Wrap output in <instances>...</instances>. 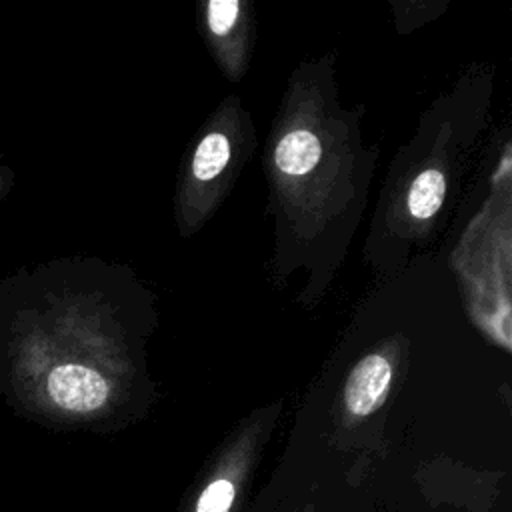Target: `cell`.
Masks as SVG:
<instances>
[{
  "label": "cell",
  "mask_w": 512,
  "mask_h": 512,
  "mask_svg": "<svg viewBox=\"0 0 512 512\" xmlns=\"http://www.w3.org/2000/svg\"><path fill=\"white\" fill-rule=\"evenodd\" d=\"M46 394L64 412L90 414L106 404L110 386L100 372L88 366L60 364L46 378Z\"/></svg>",
  "instance_id": "6da1fadb"
},
{
  "label": "cell",
  "mask_w": 512,
  "mask_h": 512,
  "mask_svg": "<svg viewBox=\"0 0 512 512\" xmlns=\"http://www.w3.org/2000/svg\"><path fill=\"white\" fill-rule=\"evenodd\" d=\"M392 380L390 362L382 354L364 356L350 372L344 400L346 408L354 416H366L374 412L386 398Z\"/></svg>",
  "instance_id": "7a4b0ae2"
},
{
  "label": "cell",
  "mask_w": 512,
  "mask_h": 512,
  "mask_svg": "<svg viewBox=\"0 0 512 512\" xmlns=\"http://www.w3.org/2000/svg\"><path fill=\"white\" fill-rule=\"evenodd\" d=\"M322 146L316 134L308 130H292L288 132L276 146V166L284 174L300 176L308 174L320 160Z\"/></svg>",
  "instance_id": "3957f363"
},
{
  "label": "cell",
  "mask_w": 512,
  "mask_h": 512,
  "mask_svg": "<svg viewBox=\"0 0 512 512\" xmlns=\"http://www.w3.org/2000/svg\"><path fill=\"white\" fill-rule=\"evenodd\" d=\"M446 180L438 170H424L416 176L408 192V210L414 218H432L442 206Z\"/></svg>",
  "instance_id": "277c9868"
},
{
  "label": "cell",
  "mask_w": 512,
  "mask_h": 512,
  "mask_svg": "<svg viewBox=\"0 0 512 512\" xmlns=\"http://www.w3.org/2000/svg\"><path fill=\"white\" fill-rule=\"evenodd\" d=\"M230 158V142L222 132H210L196 148L192 172L198 180H212L218 176Z\"/></svg>",
  "instance_id": "5b68a950"
},
{
  "label": "cell",
  "mask_w": 512,
  "mask_h": 512,
  "mask_svg": "<svg viewBox=\"0 0 512 512\" xmlns=\"http://www.w3.org/2000/svg\"><path fill=\"white\" fill-rule=\"evenodd\" d=\"M236 498V482L230 476H216L200 492L194 512H230Z\"/></svg>",
  "instance_id": "8992f818"
},
{
  "label": "cell",
  "mask_w": 512,
  "mask_h": 512,
  "mask_svg": "<svg viewBox=\"0 0 512 512\" xmlns=\"http://www.w3.org/2000/svg\"><path fill=\"white\" fill-rule=\"evenodd\" d=\"M240 2L236 0H210L206 6V20L216 36H226L238 20Z\"/></svg>",
  "instance_id": "52a82bcc"
}]
</instances>
